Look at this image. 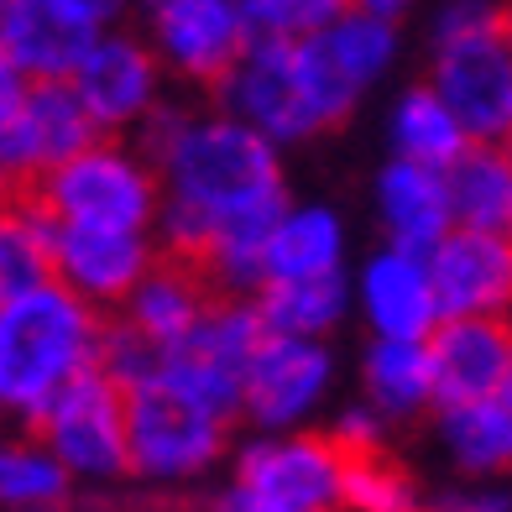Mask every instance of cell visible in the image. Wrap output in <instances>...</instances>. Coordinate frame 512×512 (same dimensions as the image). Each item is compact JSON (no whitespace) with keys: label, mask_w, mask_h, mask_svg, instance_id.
<instances>
[{"label":"cell","mask_w":512,"mask_h":512,"mask_svg":"<svg viewBox=\"0 0 512 512\" xmlns=\"http://www.w3.org/2000/svg\"><path fill=\"white\" fill-rule=\"evenodd\" d=\"M142 157L162 183V204L199 215L204 225L288 194L277 147L225 110H183L162 100L142 121Z\"/></svg>","instance_id":"6da1fadb"},{"label":"cell","mask_w":512,"mask_h":512,"mask_svg":"<svg viewBox=\"0 0 512 512\" xmlns=\"http://www.w3.org/2000/svg\"><path fill=\"white\" fill-rule=\"evenodd\" d=\"M225 115L267 136L272 147L309 142L319 131H335L356 110V89L345 84L319 42H251L246 58L230 68V79L215 89Z\"/></svg>","instance_id":"7a4b0ae2"},{"label":"cell","mask_w":512,"mask_h":512,"mask_svg":"<svg viewBox=\"0 0 512 512\" xmlns=\"http://www.w3.org/2000/svg\"><path fill=\"white\" fill-rule=\"evenodd\" d=\"M105 319L63 283H42L0 309V408L32 429L58 392L95 366Z\"/></svg>","instance_id":"3957f363"},{"label":"cell","mask_w":512,"mask_h":512,"mask_svg":"<svg viewBox=\"0 0 512 512\" xmlns=\"http://www.w3.org/2000/svg\"><path fill=\"white\" fill-rule=\"evenodd\" d=\"M126 392V476L142 486H189L230 450V424L189 398L168 371L121 387Z\"/></svg>","instance_id":"277c9868"},{"label":"cell","mask_w":512,"mask_h":512,"mask_svg":"<svg viewBox=\"0 0 512 512\" xmlns=\"http://www.w3.org/2000/svg\"><path fill=\"white\" fill-rule=\"evenodd\" d=\"M37 209L53 225H79V230H136L152 236L157 209H162V183L142 152L121 142H95L89 152L68 157L63 168L32 189Z\"/></svg>","instance_id":"5b68a950"},{"label":"cell","mask_w":512,"mask_h":512,"mask_svg":"<svg viewBox=\"0 0 512 512\" xmlns=\"http://www.w3.org/2000/svg\"><path fill=\"white\" fill-rule=\"evenodd\" d=\"M48 450L68 481L115 486L126 481V392L115 387L100 366L79 371L58 398L32 418L27 429Z\"/></svg>","instance_id":"8992f818"},{"label":"cell","mask_w":512,"mask_h":512,"mask_svg":"<svg viewBox=\"0 0 512 512\" xmlns=\"http://www.w3.org/2000/svg\"><path fill=\"white\" fill-rule=\"evenodd\" d=\"M429 89L445 100L471 147H502L512 136V27L439 42Z\"/></svg>","instance_id":"52a82bcc"},{"label":"cell","mask_w":512,"mask_h":512,"mask_svg":"<svg viewBox=\"0 0 512 512\" xmlns=\"http://www.w3.org/2000/svg\"><path fill=\"white\" fill-rule=\"evenodd\" d=\"M340 471L330 434H256L230 460V486L283 512H340Z\"/></svg>","instance_id":"ba28073f"},{"label":"cell","mask_w":512,"mask_h":512,"mask_svg":"<svg viewBox=\"0 0 512 512\" xmlns=\"http://www.w3.org/2000/svg\"><path fill=\"white\" fill-rule=\"evenodd\" d=\"M152 58L162 74H178L194 89H215L230 79L251 48V27L236 0H162L152 6Z\"/></svg>","instance_id":"9c48e42d"},{"label":"cell","mask_w":512,"mask_h":512,"mask_svg":"<svg viewBox=\"0 0 512 512\" xmlns=\"http://www.w3.org/2000/svg\"><path fill=\"white\" fill-rule=\"evenodd\" d=\"M330 382H335V356L324 340L267 335V345L246 366L241 418L256 434H298V424L324 403Z\"/></svg>","instance_id":"30bf717a"},{"label":"cell","mask_w":512,"mask_h":512,"mask_svg":"<svg viewBox=\"0 0 512 512\" xmlns=\"http://www.w3.org/2000/svg\"><path fill=\"white\" fill-rule=\"evenodd\" d=\"M68 84H74V95L100 136L131 131V126L142 131V121L162 105V68L147 42L126 32H100V42L89 48V58Z\"/></svg>","instance_id":"8fae6325"},{"label":"cell","mask_w":512,"mask_h":512,"mask_svg":"<svg viewBox=\"0 0 512 512\" xmlns=\"http://www.w3.org/2000/svg\"><path fill=\"white\" fill-rule=\"evenodd\" d=\"M157 241L136 230H79V225H53V283L89 309H126L136 283L152 272Z\"/></svg>","instance_id":"7c38bea8"},{"label":"cell","mask_w":512,"mask_h":512,"mask_svg":"<svg viewBox=\"0 0 512 512\" xmlns=\"http://www.w3.org/2000/svg\"><path fill=\"white\" fill-rule=\"evenodd\" d=\"M439 319H507L512 314V241L481 230H450L429 256Z\"/></svg>","instance_id":"4fadbf2b"},{"label":"cell","mask_w":512,"mask_h":512,"mask_svg":"<svg viewBox=\"0 0 512 512\" xmlns=\"http://www.w3.org/2000/svg\"><path fill=\"white\" fill-rule=\"evenodd\" d=\"M434 371V408L502 398L512 382V324L507 319H439L424 340Z\"/></svg>","instance_id":"5bb4252c"},{"label":"cell","mask_w":512,"mask_h":512,"mask_svg":"<svg viewBox=\"0 0 512 512\" xmlns=\"http://www.w3.org/2000/svg\"><path fill=\"white\" fill-rule=\"evenodd\" d=\"M100 42V27L53 6V0H11L0 16V48L27 74V84H68Z\"/></svg>","instance_id":"9a60e30c"},{"label":"cell","mask_w":512,"mask_h":512,"mask_svg":"<svg viewBox=\"0 0 512 512\" xmlns=\"http://www.w3.org/2000/svg\"><path fill=\"white\" fill-rule=\"evenodd\" d=\"M356 304H361V314H366V324H371L377 340L424 345L439 330V304H434V283H429L424 256L382 246L361 267Z\"/></svg>","instance_id":"2e32d148"},{"label":"cell","mask_w":512,"mask_h":512,"mask_svg":"<svg viewBox=\"0 0 512 512\" xmlns=\"http://www.w3.org/2000/svg\"><path fill=\"white\" fill-rule=\"evenodd\" d=\"M215 288L204 283V272L189 267V262H173V256H157L152 272L136 283V293L126 298V324L136 335H142L157 356L178 351L183 340H189L199 330V319L209 314V304H215Z\"/></svg>","instance_id":"e0dca14e"},{"label":"cell","mask_w":512,"mask_h":512,"mask_svg":"<svg viewBox=\"0 0 512 512\" xmlns=\"http://www.w3.org/2000/svg\"><path fill=\"white\" fill-rule=\"evenodd\" d=\"M377 215H382V230H387L392 251L429 256L455 230L445 173H429V168H413V162L392 157L377 173Z\"/></svg>","instance_id":"ac0fdd59"},{"label":"cell","mask_w":512,"mask_h":512,"mask_svg":"<svg viewBox=\"0 0 512 512\" xmlns=\"http://www.w3.org/2000/svg\"><path fill=\"white\" fill-rule=\"evenodd\" d=\"M445 194L460 230L512 241V157L502 147H465V157L445 173Z\"/></svg>","instance_id":"d6986e66"},{"label":"cell","mask_w":512,"mask_h":512,"mask_svg":"<svg viewBox=\"0 0 512 512\" xmlns=\"http://www.w3.org/2000/svg\"><path fill=\"white\" fill-rule=\"evenodd\" d=\"M345 256V225L335 209L304 204L288 209L283 225L267 241V283H314V277H340Z\"/></svg>","instance_id":"ffe728a7"},{"label":"cell","mask_w":512,"mask_h":512,"mask_svg":"<svg viewBox=\"0 0 512 512\" xmlns=\"http://www.w3.org/2000/svg\"><path fill=\"white\" fill-rule=\"evenodd\" d=\"M21 136H27L37 183L53 168H63L68 157H79L95 142H105L95 131V121H89V110L79 105L74 84H32L27 105H21Z\"/></svg>","instance_id":"44dd1931"},{"label":"cell","mask_w":512,"mask_h":512,"mask_svg":"<svg viewBox=\"0 0 512 512\" xmlns=\"http://www.w3.org/2000/svg\"><path fill=\"white\" fill-rule=\"evenodd\" d=\"M53 283V220L32 194H0V309Z\"/></svg>","instance_id":"7402d4cb"},{"label":"cell","mask_w":512,"mask_h":512,"mask_svg":"<svg viewBox=\"0 0 512 512\" xmlns=\"http://www.w3.org/2000/svg\"><path fill=\"white\" fill-rule=\"evenodd\" d=\"M361 387H366V408L398 424L434 408V371L424 345H403V340H371L361 356Z\"/></svg>","instance_id":"603a6c76"},{"label":"cell","mask_w":512,"mask_h":512,"mask_svg":"<svg viewBox=\"0 0 512 512\" xmlns=\"http://www.w3.org/2000/svg\"><path fill=\"white\" fill-rule=\"evenodd\" d=\"M465 147L471 142H465L460 121L429 84L403 89L398 105H392V157L413 162V168H429V173H450L465 157Z\"/></svg>","instance_id":"cb8c5ba5"},{"label":"cell","mask_w":512,"mask_h":512,"mask_svg":"<svg viewBox=\"0 0 512 512\" xmlns=\"http://www.w3.org/2000/svg\"><path fill=\"white\" fill-rule=\"evenodd\" d=\"M439 445L465 476H502L512 471V408L502 398L455 403L434 418Z\"/></svg>","instance_id":"d4e9b609"},{"label":"cell","mask_w":512,"mask_h":512,"mask_svg":"<svg viewBox=\"0 0 512 512\" xmlns=\"http://www.w3.org/2000/svg\"><path fill=\"white\" fill-rule=\"evenodd\" d=\"M345 277H314V283H267L256 293V314H262L267 335L283 340H324L345 319Z\"/></svg>","instance_id":"484cf974"},{"label":"cell","mask_w":512,"mask_h":512,"mask_svg":"<svg viewBox=\"0 0 512 512\" xmlns=\"http://www.w3.org/2000/svg\"><path fill=\"white\" fill-rule=\"evenodd\" d=\"M314 42L356 95H366V89L392 68V58H398V27H392V21H377V16H361V11H345L335 27L319 32Z\"/></svg>","instance_id":"4316f807"},{"label":"cell","mask_w":512,"mask_h":512,"mask_svg":"<svg viewBox=\"0 0 512 512\" xmlns=\"http://www.w3.org/2000/svg\"><path fill=\"white\" fill-rule=\"evenodd\" d=\"M68 497L74 481L32 434L0 439V512H48L68 507Z\"/></svg>","instance_id":"83f0119b"},{"label":"cell","mask_w":512,"mask_h":512,"mask_svg":"<svg viewBox=\"0 0 512 512\" xmlns=\"http://www.w3.org/2000/svg\"><path fill=\"white\" fill-rule=\"evenodd\" d=\"M429 497L418 492L408 465H398L387 450L345 455L340 471V512H424Z\"/></svg>","instance_id":"f1b7e54d"},{"label":"cell","mask_w":512,"mask_h":512,"mask_svg":"<svg viewBox=\"0 0 512 512\" xmlns=\"http://www.w3.org/2000/svg\"><path fill=\"white\" fill-rule=\"evenodd\" d=\"M251 42H309L351 11V0H236Z\"/></svg>","instance_id":"f546056e"},{"label":"cell","mask_w":512,"mask_h":512,"mask_svg":"<svg viewBox=\"0 0 512 512\" xmlns=\"http://www.w3.org/2000/svg\"><path fill=\"white\" fill-rule=\"evenodd\" d=\"M512 27L502 0H445L434 16V48L439 42H460V37H481V32H497Z\"/></svg>","instance_id":"4dcf8cb0"},{"label":"cell","mask_w":512,"mask_h":512,"mask_svg":"<svg viewBox=\"0 0 512 512\" xmlns=\"http://www.w3.org/2000/svg\"><path fill=\"white\" fill-rule=\"evenodd\" d=\"M330 439L340 445V455H371V450H387V418H377L366 403H356V408H345V413L335 418Z\"/></svg>","instance_id":"1f68e13d"},{"label":"cell","mask_w":512,"mask_h":512,"mask_svg":"<svg viewBox=\"0 0 512 512\" xmlns=\"http://www.w3.org/2000/svg\"><path fill=\"white\" fill-rule=\"evenodd\" d=\"M27 74H21V68L11 63V53L0 48V131H6L16 115H21V105H27Z\"/></svg>","instance_id":"d6a6232c"},{"label":"cell","mask_w":512,"mask_h":512,"mask_svg":"<svg viewBox=\"0 0 512 512\" xmlns=\"http://www.w3.org/2000/svg\"><path fill=\"white\" fill-rule=\"evenodd\" d=\"M512 502L502 492H445V497H434L424 512H507Z\"/></svg>","instance_id":"836d02e7"},{"label":"cell","mask_w":512,"mask_h":512,"mask_svg":"<svg viewBox=\"0 0 512 512\" xmlns=\"http://www.w3.org/2000/svg\"><path fill=\"white\" fill-rule=\"evenodd\" d=\"M53 6H63V11H74V16H84L89 27H100V32H110L115 21H121V11H126V0H53Z\"/></svg>","instance_id":"e575fe53"},{"label":"cell","mask_w":512,"mask_h":512,"mask_svg":"<svg viewBox=\"0 0 512 512\" xmlns=\"http://www.w3.org/2000/svg\"><path fill=\"white\" fill-rule=\"evenodd\" d=\"M209 512H283L272 502H256L251 492H241V486H220V497L209 502Z\"/></svg>","instance_id":"d590c367"},{"label":"cell","mask_w":512,"mask_h":512,"mask_svg":"<svg viewBox=\"0 0 512 512\" xmlns=\"http://www.w3.org/2000/svg\"><path fill=\"white\" fill-rule=\"evenodd\" d=\"M413 6V0H351V11H361V16H377V21H392L398 27V16Z\"/></svg>","instance_id":"8d00e7d4"},{"label":"cell","mask_w":512,"mask_h":512,"mask_svg":"<svg viewBox=\"0 0 512 512\" xmlns=\"http://www.w3.org/2000/svg\"><path fill=\"white\" fill-rule=\"evenodd\" d=\"M502 403H507V408H512V382H507V392H502Z\"/></svg>","instance_id":"74e56055"},{"label":"cell","mask_w":512,"mask_h":512,"mask_svg":"<svg viewBox=\"0 0 512 512\" xmlns=\"http://www.w3.org/2000/svg\"><path fill=\"white\" fill-rule=\"evenodd\" d=\"M502 152H507V157H512V136H507V142H502Z\"/></svg>","instance_id":"f35d334b"},{"label":"cell","mask_w":512,"mask_h":512,"mask_svg":"<svg viewBox=\"0 0 512 512\" xmlns=\"http://www.w3.org/2000/svg\"><path fill=\"white\" fill-rule=\"evenodd\" d=\"M48 512H79V507H48Z\"/></svg>","instance_id":"ab89813d"},{"label":"cell","mask_w":512,"mask_h":512,"mask_svg":"<svg viewBox=\"0 0 512 512\" xmlns=\"http://www.w3.org/2000/svg\"><path fill=\"white\" fill-rule=\"evenodd\" d=\"M502 6H507V21H512V0H502Z\"/></svg>","instance_id":"60d3db41"},{"label":"cell","mask_w":512,"mask_h":512,"mask_svg":"<svg viewBox=\"0 0 512 512\" xmlns=\"http://www.w3.org/2000/svg\"><path fill=\"white\" fill-rule=\"evenodd\" d=\"M6 6H11V0H0V16H6Z\"/></svg>","instance_id":"b9f144b4"},{"label":"cell","mask_w":512,"mask_h":512,"mask_svg":"<svg viewBox=\"0 0 512 512\" xmlns=\"http://www.w3.org/2000/svg\"><path fill=\"white\" fill-rule=\"evenodd\" d=\"M147 6H162V0H147Z\"/></svg>","instance_id":"7bdbcfd3"},{"label":"cell","mask_w":512,"mask_h":512,"mask_svg":"<svg viewBox=\"0 0 512 512\" xmlns=\"http://www.w3.org/2000/svg\"><path fill=\"white\" fill-rule=\"evenodd\" d=\"M507 512H512V507H507Z\"/></svg>","instance_id":"ee69618b"}]
</instances>
